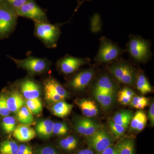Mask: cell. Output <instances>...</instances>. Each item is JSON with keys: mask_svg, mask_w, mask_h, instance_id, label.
<instances>
[{"mask_svg": "<svg viewBox=\"0 0 154 154\" xmlns=\"http://www.w3.org/2000/svg\"><path fill=\"white\" fill-rule=\"evenodd\" d=\"M34 34L48 48L57 47L61 34L58 25L49 22H34Z\"/></svg>", "mask_w": 154, "mask_h": 154, "instance_id": "cell-1", "label": "cell"}, {"mask_svg": "<svg viewBox=\"0 0 154 154\" xmlns=\"http://www.w3.org/2000/svg\"><path fill=\"white\" fill-rule=\"evenodd\" d=\"M109 72L117 82L127 86L134 85L137 72L128 62L122 60L114 62L109 67Z\"/></svg>", "mask_w": 154, "mask_h": 154, "instance_id": "cell-2", "label": "cell"}, {"mask_svg": "<svg viewBox=\"0 0 154 154\" xmlns=\"http://www.w3.org/2000/svg\"><path fill=\"white\" fill-rule=\"evenodd\" d=\"M127 50L133 59L139 63H145L151 56L149 42L139 36H129Z\"/></svg>", "mask_w": 154, "mask_h": 154, "instance_id": "cell-3", "label": "cell"}, {"mask_svg": "<svg viewBox=\"0 0 154 154\" xmlns=\"http://www.w3.org/2000/svg\"><path fill=\"white\" fill-rule=\"evenodd\" d=\"M100 45L94 60L99 63H108L117 60L124 53L122 49L115 42L105 37H102L100 39Z\"/></svg>", "mask_w": 154, "mask_h": 154, "instance_id": "cell-4", "label": "cell"}, {"mask_svg": "<svg viewBox=\"0 0 154 154\" xmlns=\"http://www.w3.org/2000/svg\"><path fill=\"white\" fill-rule=\"evenodd\" d=\"M18 17L16 10L2 1L0 5V38L8 37L14 32Z\"/></svg>", "mask_w": 154, "mask_h": 154, "instance_id": "cell-5", "label": "cell"}, {"mask_svg": "<svg viewBox=\"0 0 154 154\" xmlns=\"http://www.w3.org/2000/svg\"><path fill=\"white\" fill-rule=\"evenodd\" d=\"M18 67L27 71L31 75L43 73L48 69L51 62L46 58H40L30 56L19 60L10 57Z\"/></svg>", "mask_w": 154, "mask_h": 154, "instance_id": "cell-6", "label": "cell"}, {"mask_svg": "<svg viewBox=\"0 0 154 154\" xmlns=\"http://www.w3.org/2000/svg\"><path fill=\"white\" fill-rule=\"evenodd\" d=\"M16 12L18 17L31 19L34 22H49L46 13L35 0H29Z\"/></svg>", "mask_w": 154, "mask_h": 154, "instance_id": "cell-7", "label": "cell"}, {"mask_svg": "<svg viewBox=\"0 0 154 154\" xmlns=\"http://www.w3.org/2000/svg\"><path fill=\"white\" fill-rule=\"evenodd\" d=\"M96 73V70L94 68L80 71L68 82L67 86L76 92L84 91L93 82Z\"/></svg>", "mask_w": 154, "mask_h": 154, "instance_id": "cell-8", "label": "cell"}, {"mask_svg": "<svg viewBox=\"0 0 154 154\" xmlns=\"http://www.w3.org/2000/svg\"><path fill=\"white\" fill-rule=\"evenodd\" d=\"M86 142L90 149L99 153L113 144V139L106 131L101 128L87 137Z\"/></svg>", "mask_w": 154, "mask_h": 154, "instance_id": "cell-9", "label": "cell"}, {"mask_svg": "<svg viewBox=\"0 0 154 154\" xmlns=\"http://www.w3.org/2000/svg\"><path fill=\"white\" fill-rule=\"evenodd\" d=\"M91 61L89 58L76 57L66 55L61 58L57 62L58 69L64 74L73 73L81 66Z\"/></svg>", "mask_w": 154, "mask_h": 154, "instance_id": "cell-10", "label": "cell"}, {"mask_svg": "<svg viewBox=\"0 0 154 154\" xmlns=\"http://www.w3.org/2000/svg\"><path fill=\"white\" fill-rule=\"evenodd\" d=\"M74 126L78 133L87 137L102 128V125L96 120L86 116L76 117L74 122Z\"/></svg>", "mask_w": 154, "mask_h": 154, "instance_id": "cell-11", "label": "cell"}, {"mask_svg": "<svg viewBox=\"0 0 154 154\" xmlns=\"http://www.w3.org/2000/svg\"><path fill=\"white\" fill-rule=\"evenodd\" d=\"M19 86L21 94L26 99L39 98L41 94V88L34 80L27 78L21 81Z\"/></svg>", "mask_w": 154, "mask_h": 154, "instance_id": "cell-12", "label": "cell"}, {"mask_svg": "<svg viewBox=\"0 0 154 154\" xmlns=\"http://www.w3.org/2000/svg\"><path fill=\"white\" fill-rule=\"evenodd\" d=\"M118 89L117 83L113 78L106 74L99 77L93 87V91H108L116 95Z\"/></svg>", "mask_w": 154, "mask_h": 154, "instance_id": "cell-13", "label": "cell"}, {"mask_svg": "<svg viewBox=\"0 0 154 154\" xmlns=\"http://www.w3.org/2000/svg\"><path fill=\"white\" fill-rule=\"evenodd\" d=\"M76 104L83 115L86 117L92 118L96 116L99 113V108L96 102L92 99H79L77 101Z\"/></svg>", "mask_w": 154, "mask_h": 154, "instance_id": "cell-14", "label": "cell"}, {"mask_svg": "<svg viewBox=\"0 0 154 154\" xmlns=\"http://www.w3.org/2000/svg\"><path fill=\"white\" fill-rule=\"evenodd\" d=\"M5 98L7 106L11 112L17 113L25 104L22 94L17 91H12Z\"/></svg>", "mask_w": 154, "mask_h": 154, "instance_id": "cell-15", "label": "cell"}, {"mask_svg": "<svg viewBox=\"0 0 154 154\" xmlns=\"http://www.w3.org/2000/svg\"><path fill=\"white\" fill-rule=\"evenodd\" d=\"M13 133L15 138L22 142L29 141L36 135V132L33 128L28 125L22 124L17 126Z\"/></svg>", "mask_w": 154, "mask_h": 154, "instance_id": "cell-16", "label": "cell"}, {"mask_svg": "<svg viewBox=\"0 0 154 154\" xmlns=\"http://www.w3.org/2000/svg\"><path fill=\"white\" fill-rule=\"evenodd\" d=\"M147 120V118L144 112L141 110L137 111L130 124V131L140 132L145 128Z\"/></svg>", "mask_w": 154, "mask_h": 154, "instance_id": "cell-17", "label": "cell"}, {"mask_svg": "<svg viewBox=\"0 0 154 154\" xmlns=\"http://www.w3.org/2000/svg\"><path fill=\"white\" fill-rule=\"evenodd\" d=\"M93 94L95 99L105 111L111 109L115 103V95L96 91H93Z\"/></svg>", "mask_w": 154, "mask_h": 154, "instance_id": "cell-18", "label": "cell"}, {"mask_svg": "<svg viewBox=\"0 0 154 154\" xmlns=\"http://www.w3.org/2000/svg\"><path fill=\"white\" fill-rule=\"evenodd\" d=\"M115 146L118 154H135L134 140L131 138H122Z\"/></svg>", "mask_w": 154, "mask_h": 154, "instance_id": "cell-19", "label": "cell"}, {"mask_svg": "<svg viewBox=\"0 0 154 154\" xmlns=\"http://www.w3.org/2000/svg\"><path fill=\"white\" fill-rule=\"evenodd\" d=\"M44 90L52 91L59 95L64 99L68 97L67 91L56 80L52 78H49L45 80L43 83Z\"/></svg>", "mask_w": 154, "mask_h": 154, "instance_id": "cell-20", "label": "cell"}, {"mask_svg": "<svg viewBox=\"0 0 154 154\" xmlns=\"http://www.w3.org/2000/svg\"><path fill=\"white\" fill-rule=\"evenodd\" d=\"M134 116L132 110H121L113 116L112 120L116 124L128 128Z\"/></svg>", "mask_w": 154, "mask_h": 154, "instance_id": "cell-21", "label": "cell"}, {"mask_svg": "<svg viewBox=\"0 0 154 154\" xmlns=\"http://www.w3.org/2000/svg\"><path fill=\"white\" fill-rule=\"evenodd\" d=\"M73 105L69 104L64 100L56 102L51 107V111L54 115L63 118L70 114L72 109Z\"/></svg>", "mask_w": 154, "mask_h": 154, "instance_id": "cell-22", "label": "cell"}, {"mask_svg": "<svg viewBox=\"0 0 154 154\" xmlns=\"http://www.w3.org/2000/svg\"><path fill=\"white\" fill-rule=\"evenodd\" d=\"M54 123L53 121L49 119L38 121L36 125V132L42 137H50L53 134Z\"/></svg>", "mask_w": 154, "mask_h": 154, "instance_id": "cell-23", "label": "cell"}, {"mask_svg": "<svg viewBox=\"0 0 154 154\" xmlns=\"http://www.w3.org/2000/svg\"><path fill=\"white\" fill-rule=\"evenodd\" d=\"M135 84L138 91L143 95H145L152 92L151 85L142 72H137Z\"/></svg>", "mask_w": 154, "mask_h": 154, "instance_id": "cell-24", "label": "cell"}, {"mask_svg": "<svg viewBox=\"0 0 154 154\" xmlns=\"http://www.w3.org/2000/svg\"><path fill=\"white\" fill-rule=\"evenodd\" d=\"M17 118L22 125H30L34 122L33 114L27 107L24 106L17 112Z\"/></svg>", "mask_w": 154, "mask_h": 154, "instance_id": "cell-25", "label": "cell"}, {"mask_svg": "<svg viewBox=\"0 0 154 154\" xmlns=\"http://www.w3.org/2000/svg\"><path fill=\"white\" fill-rule=\"evenodd\" d=\"M19 146L16 142L12 140L4 141L0 144L1 154H17Z\"/></svg>", "mask_w": 154, "mask_h": 154, "instance_id": "cell-26", "label": "cell"}, {"mask_svg": "<svg viewBox=\"0 0 154 154\" xmlns=\"http://www.w3.org/2000/svg\"><path fill=\"white\" fill-rule=\"evenodd\" d=\"M1 125L4 132L7 134H10L14 132L17 127L16 119L13 116H5L2 119Z\"/></svg>", "mask_w": 154, "mask_h": 154, "instance_id": "cell-27", "label": "cell"}, {"mask_svg": "<svg viewBox=\"0 0 154 154\" xmlns=\"http://www.w3.org/2000/svg\"><path fill=\"white\" fill-rule=\"evenodd\" d=\"M78 139L74 136L70 135L60 141L59 146L62 149L67 151H71L76 148L78 145Z\"/></svg>", "mask_w": 154, "mask_h": 154, "instance_id": "cell-28", "label": "cell"}, {"mask_svg": "<svg viewBox=\"0 0 154 154\" xmlns=\"http://www.w3.org/2000/svg\"><path fill=\"white\" fill-rule=\"evenodd\" d=\"M26 107L31 113L34 115L39 114L42 110V105L39 98L33 99H27L25 101Z\"/></svg>", "mask_w": 154, "mask_h": 154, "instance_id": "cell-29", "label": "cell"}, {"mask_svg": "<svg viewBox=\"0 0 154 154\" xmlns=\"http://www.w3.org/2000/svg\"><path fill=\"white\" fill-rule=\"evenodd\" d=\"M129 104L133 108L142 110L149 105V99L144 96H135Z\"/></svg>", "mask_w": 154, "mask_h": 154, "instance_id": "cell-30", "label": "cell"}, {"mask_svg": "<svg viewBox=\"0 0 154 154\" xmlns=\"http://www.w3.org/2000/svg\"><path fill=\"white\" fill-rule=\"evenodd\" d=\"M109 125L110 131L116 138L124 135L127 129L125 127L114 123L112 120H109Z\"/></svg>", "mask_w": 154, "mask_h": 154, "instance_id": "cell-31", "label": "cell"}, {"mask_svg": "<svg viewBox=\"0 0 154 154\" xmlns=\"http://www.w3.org/2000/svg\"><path fill=\"white\" fill-rule=\"evenodd\" d=\"M67 125L65 122H56L54 123L53 134L58 136L65 135L69 131Z\"/></svg>", "mask_w": 154, "mask_h": 154, "instance_id": "cell-32", "label": "cell"}, {"mask_svg": "<svg viewBox=\"0 0 154 154\" xmlns=\"http://www.w3.org/2000/svg\"><path fill=\"white\" fill-rule=\"evenodd\" d=\"M44 90L45 99H46L48 102H51V103H54L59 102V101L64 100V99L63 97L54 93V92L48 91V90Z\"/></svg>", "mask_w": 154, "mask_h": 154, "instance_id": "cell-33", "label": "cell"}, {"mask_svg": "<svg viewBox=\"0 0 154 154\" xmlns=\"http://www.w3.org/2000/svg\"><path fill=\"white\" fill-rule=\"evenodd\" d=\"M11 112L7 106L5 95L1 94L0 95V116L4 117L8 116Z\"/></svg>", "mask_w": 154, "mask_h": 154, "instance_id": "cell-34", "label": "cell"}, {"mask_svg": "<svg viewBox=\"0 0 154 154\" xmlns=\"http://www.w3.org/2000/svg\"><path fill=\"white\" fill-rule=\"evenodd\" d=\"M29 0H2L3 2L17 11L28 2Z\"/></svg>", "mask_w": 154, "mask_h": 154, "instance_id": "cell-35", "label": "cell"}, {"mask_svg": "<svg viewBox=\"0 0 154 154\" xmlns=\"http://www.w3.org/2000/svg\"><path fill=\"white\" fill-rule=\"evenodd\" d=\"M36 154H60V153L52 147L45 146L39 149Z\"/></svg>", "mask_w": 154, "mask_h": 154, "instance_id": "cell-36", "label": "cell"}, {"mask_svg": "<svg viewBox=\"0 0 154 154\" xmlns=\"http://www.w3.org/2000/svg\"><path fill=\"white\" fill-rule=\"evenodd\" d=\"M118 101L122 105H127L131 102L133 98H130L119 92L117 94Z\"/></svg>", "mask_w": 154, "mask_h": 154, "instance_id": "cell-37", "label": "cell"}, {"mask_svg": "<svg viewBox=\"0 0 154 154\" xmlns=\"http://www.w3.org/2000/svg\"><path fill=\"white\" fill-rule=\"evenodd\" d=\"M119 92L131 98H133L135 96L134 91L128 87H125L122 88L121 91H119Z\"/></svg>", "mask_w": 154, "mask_h": 154, "instance_id": "cell-38", "label": "cell"}, {"mask_svg": "<svg viewBox=\"0 0 154 154\" xmlns=\"http://www.w3.org/2000/svg\"><path fill=\"white\" fill-rule=\"evenodd\" d=\"M148 118L152 126L154 125V102H152L148 112Z\"/></svg>", "mask_w": 154, "mask_h": 154, "instance_id": "cell-39", "label": "cell"}, {"mask_svg": "<svg viewBox=\"0 0 154 154\" xmlns=\"http://www.w3.org/2000/svg\"><path fill=\"white\" fill-rule=\"evenodd\" d=\"M99 154H118L115 145L112 144L104 150Z\"/></svg>", "mask_w": 154, "mask_h": 154, "instance_id": "cell-40", "label": "cell"}, {"mask_svg": "<svg viewBox=\"0 0 154 154\" xmlns=\"http://www.w3.org/2000/svg\"><path fill=\"white\" fill-rule=\"evenodd\" d=\"M19 151L26 154H33L32 149L29 146L22 144L19 146Z\"/></svg>", "mask_w": 154, "mask_h": 154, "instance_id": "cell-41", "label": "cell"}, {"mask_svg": "<svg viewBox=\"0 0 154 154\" xmlns=\"http://www.w3.org/2000/svg\"><path fill=\"white\" fill-rule=\"evenodd\" d=\"M77 154H95L94 151L91 149H85L81 150Z\"/></svg>", "mask_w": 154, "mask_h": 154, "instance_id": "cell-42", "label": "cell"}, {"mask_svg": "<svg viewBox=\"0 0 154 154\" xmlns=\"http://www.w3.org/2000/svg\"><path fill=\"white\" fill-rule=\"evenodd\" d=\"M91 1V0H82V2H80L79 3V5H78V7H77V9H76V11H77V9L78 8H79V7H80V6H81V5H82V4L83 2H85V1Z\"/></svg>", "mask_w": 154, "mask_h": 154, "instance_id": "cell-43", "label": "cell"}, {"mask_svg": "<svg viewBox=\"0 0 154 154\" xmlns=\"http://www.w3.org/2000/svg\"><path fill=\"white\" fill-rule=\"evenodd\" d=\"M17 154H26L25 153H23L22 152L19 151H18V152H17Z\"/></svg>", "mask_w": 154, "mask_h": 154, "instance_id": "cell-44", "label": "cell"}, {"mask_svg": "<svg viewBox=\"0 0 154 154\" xmlns=\"http://www.w3.org/2000/svg\"><path fill=\"white\" fill-rule=\"evenodd\" d=\"M2 3V0H0V5H1V4Z\"/></svg>", "mask_w": 154, "mask_h": 154, "instance_id": "cell-45", "label": "cell"}]
</instances>
